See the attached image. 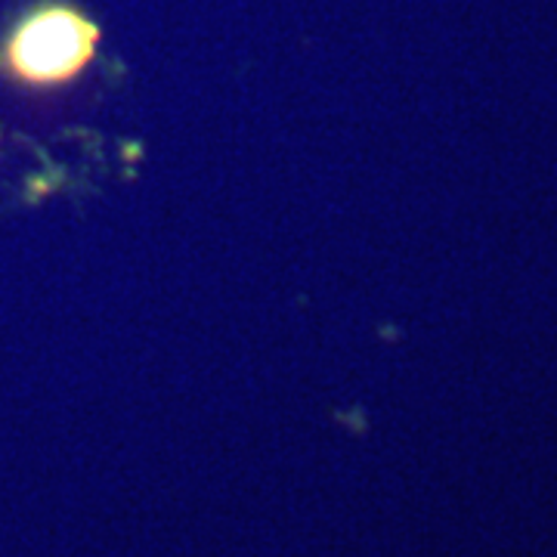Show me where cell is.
I'll return each instance as SVG.
<instances>
[{
  "label": "cell",
  "mask_w": 557,
  "mask_h": 557,
  "mask_svg": "<svg viewBox=\"0 0 557 557\" xmlns=\"http://www.w3.org/2000/svg\"><path fill=\"white\" fill-rule=\"evenodd\" d=\"M102 28L72 0H38L0 40V75L32 90L78 81L97 60Z\"/></svg>",
  "instance_id": "6da1fadb"
}]
</instances>
